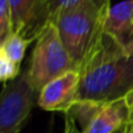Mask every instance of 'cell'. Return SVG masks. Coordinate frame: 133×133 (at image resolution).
I'll return each instance as SVG.
<instances>
[{
    "mask_svg": "<svg viewBox=\"0 0 133 133\" xmlns=\"http://www.w3.org/2000/svg\"><path fill=\"white\" fill-rule=\"evenodd\" d=\"M32 41L25 39L23 36L15 33H12L4 42L0 43V54L11 60L12 62L20 65L23 56L26 54V49Z\"/></svg>",
    "mask_w": 133,
    "mask_h": 133,
    "instance_id": "9",
    "label": "cell"
},
{
    "mask_svg": "<svg viewBox=\"0 0 133 133\" xmlns=\"http://www.w3.org/2000/svg\"><path fill=\"white\" fill-rule=\"evenodd\" d=\"M81 75L70 70L47 83L39 92L37 105L44 111L66 113L77 103Z\"/></svg>",
    "mask_w": 133,
    "mask_h": 133,
    "instance_id": "7",
    "label": "cell"
},
{
    "mask_svg": "<svg viewBox=\"0 0 133 133\" xmlns=\"http://www.w3.org/2000/svg\"><path fill=\"white\" fill-rule=\"evenodd\" d=\"M89 1H103V0H46L47 8L50 15V22L56 15L62 12L76 8Z\"/></svg>",
    "mask_w": 133,
    "mask_h": 133,
    "instance_id": "10",
    "label": "cell"
},
{
    "mask_svg": "<svg viewBox=\"0 0 133 133\" xmlns=\"http://www.w3.org/2000/svg\"><path fill=\"white\" fill-rule=\"evenodd\" d=\"M77 102L110 103L133 90V50L103 33L82 65Z\"/></svg>",
    "mask_w": 133,
    "mask_h": 133,
    "instance_id": "1",
    "label": "cell"
},
{
    "mask_svg": "<svg viewBox=\"0 0 133 133\" xmlns=\"http://www.w3.org/2000/svg\"><path fill=\"white\" fill-rule=\"evenodd\" d=\"M12 16V33L35 42L50 22L46 0H8Z\"/></svg>",
    "mask_w": 133,
    "mask_h": 133,
    "instance_id": "6",
    "label": "cell"
},
{
    "mask_svg": "<svg viewBox=\"0 0 133 133\" xmlns=\"http://www.w3.org/2000/svg\"><path fill=\"white\" fill-rule=\"evenodd\" d=\"M70 70H77L53 22L40 33L35 41L27 74L33 87L40 90L50 81Z\"/></svg>",
    "mask_w": 133,
    "mask_h": 133,
    "instance_id": "3",
    "label": "cell"
},
{
    "mask_svg": "<svg viewBox=\"0 0 133 133\" xmlns=\"http://www.w3.org/2000/svg\"><path fill=\"white\" fill-rule=\"evenodd\" d=\"M127 124H129V123H127ZM126 124V125H127ZM126 125H125L124 127H123V129H120V130H118L117 132H115V133H125V130H126Z\"/></svg>",
    "mask_w": 133,
    "mask_h": 133,
    "instance_id": "15",
    "label": "cell"
},
{
    "mask_svg": "<svg viewBox=\"0 0 133 133\" xmlns=\"http://www.w3.org/2000/svg\"><path fill=\"white\" fill-rule=\"evenodd\" d=\"M39 91L33 87L27 71L4 84L0 97V133H20L37 105Z\"/></svg>",
    "mask_w": 133,
    "mask_h": 133,
    "instance_id": "4",
    "label": "cell"
},
{
    "mask_svg": "<svg viewBox=\"0 0 133 133\" xmlns=\"http://www.w3.org/2000/svg\"><path fill=\"white\" fill-rule=\"evenodd\" d=\"M81 133H115L130 122L126 99L110 103L77 102L69 112Z\"/></svg>",
    "mask_w": 133,
    "mask_h": 133,
    "instance_id": "5",
    "label": "cell"
},
{
    "mask_svg": "<svg viewBox=\"0 0 133 133\" xmlns=\"http://www.w3.org/2000/svg\"><path fill=\"white\" fill-rule=\"evenodd\" d=\"M12 34V16L8 0H0V43Z\"/></svg>",
    "mask_w": 133,
    "mask_h": 133,
    "instance_id": "11",
    "label": "cell"
},
{
    "mask_svg": "<svg viewBox=\"0 0 133 133\" xmlns=\"http://www.w3.org/2000/svg\"><path fill=\"white\" fill-rule=\"evenodd\" d=\"M104 33L125 49L133 50V0L111 5L104 22Z\"/></svg>",
    "mask_w": 133,
    "mask_h": 133,
    "instance_id": "8",
    "label": "cell"
},
{
    "mask_svg": "<svg viewBox=\"0 0 133 133\" xmlns=\"http://www.w3.org/2000/svg\"><path fill=\"white\" fill-rule=\"evenodd\" d=\"M111 0L89 1L62 12L51 20L77 70L104 33Z\"/></svg>",
    "mask_w": 133,
    "mask_h": 133,
    "instance_id": "2",
    "label": "cell"
},
{
    "mask_svg": "<svg viewBox=\"0 0 133 133\" xmlns=\"http://www.w3.org/2000/svg\"><path fill=\"white\" fill-rule=\"evenodd\" d=\"M125 99H126L127 106H129V110H130V123L133 124V90L125 97Z\"/></svg>",
    "mask_w": 133,
    "mask_h": 133,
    "instance_id": "13",
    "label": "cell"
},
{
    "mask_svg": "<svg viewBox=\"0 0 133 133\" xmlns=\"http://www.w3.org/2000/svg\"><path fill=\"white\" fill-rule=\"evenodd\" d=\"M20 76V65L0 54V79L4 84Z\"/></svg>",
    "mask_w": 133,
    "mask_h": 133,
    "instance_id": "12",
    "label": "cell"
},
{
    "mask_svg": "<svg viewBox=\"0 0 133 133\" xmlns=\"http://www.w3.org/2000/svg\"><path fill=\"white\" fill-rule=\"evenodd\" d=\"M125 133H133V124L129 122V124L126 125V130H125Z\"/></svg>",
    "mask_w": 133,
    "mask_h": 133,
    "instance_id": "14",
    "label": "cell"
}]
</instances>
